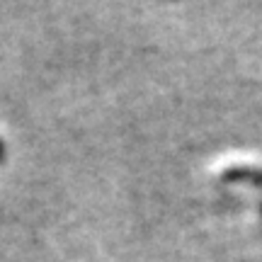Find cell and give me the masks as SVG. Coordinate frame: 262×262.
<instances>
[{"mask_svg": "<svg viewBox=\"0 0 262 262\" xmlns=\"http://www.w3.org/2000/svg\"><path fill=\"white\" fill-rule=\"evenodd\" d=\"M226 180H257L262 182V172L255 168H248V165H238V168H231L224 172Z\"/></svg>", "mask_w": 262, "mask_h": 262, "instance_id": "1", "label": "cell"}]
</instances>
